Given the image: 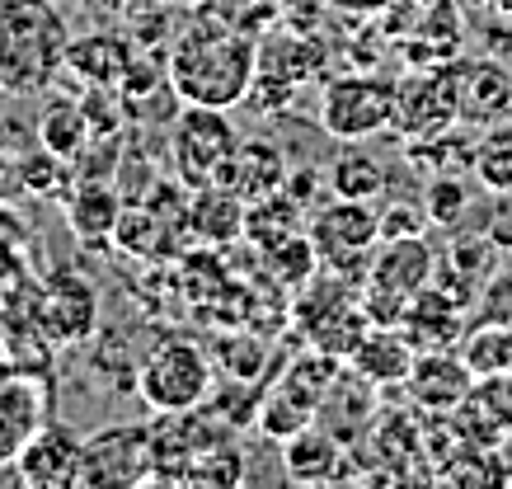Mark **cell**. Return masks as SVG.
Returning a JSON list of instances; mask_svg holds the SVG:
<instances>
[{"label": "cell", "instance_id": "cell-1", "mask_svg": "<svg viewBox=\"0 0 512 489\" xmlns=\"http://www.w3.org/2000/svg\"><path fill=\"white\" fill-rule=\"evenodd\" d=\"M254 71H259V43L249 38V29L207 15L174 33V48L165 57L174 95L198 109L231 113L235 104H245Z\"/></svg>", "mask_w": 512, "mask_h": 489}, {"label": "cell", "instance_id": "cell-27", "mask_svg": "<svg viewBox=\"0 0 512 489\" xmlns=\"http://www.w3.org/2000/svg\"><path fill=\"white\" fill-rule=\"evenodd\" d=\"M409 146V160L414 165H428V174H470L475 170V142L466 132H437V137H423V142H404Z\"/></svg>", "mask_w": 512, "mask_h": 489}, {"label": "cell", "instance_id": "cell-13", "mask_svg": "<svg viewBox=\"0 0 512 489\" xmlns=\"http://www.w3.org/2000/svg\"><path fill=\"white\" fill-rule=\"evenodd\" d=\"M475 372L466 367V358H451L447 348H428L414 358V372H409V395L419 400L428 414H451L461 410V400L475 391Z\"/></svg>", "mask_w": 512, "mask_h": 489}, {"label": "cell", "instance_id": "cell-6", "mask_svg": "<svg viewBox=\"0 0 512 489\" xmlns=\"http://www.w3.org/2000/svg\"><path fill=\"white\" fill-rule=\"evenodd\" d=\"M296 330L311 339V348L320 353H334V358H348L353 344L372 330V320L362 311V297L353 292L348 278L329 273L320 283H311L296 301Z\"/></svg>", "mask_w": 512, "mask_h": 489}, {"label": "cell", "instance_id": "cell-20", "mask_svg": "<svg viewBox=\"0 0 512 489\" xmlns=\"http://www.w3.org/2000/svg\"><path fill=\"white\" fill-rule=\"evenodd\" d=\"M282 471L296 485H325V480H339L343 471V442L329 433V428H301L296 438L282 442Z\"/></svg>", "mask_w": 512, "mask_h": 489}, {"label": "cell", "instance_id": "cell-2", "mask_svg": "<svg viewBox=\"0 0 512 489\" xmlns=\"http://www.w3.org/2000/svg\"><path fill=\"white\" fill-rule=\"evenodd\" d=\"M66 19L52 0H0V90L38 95L66 71Z\"/></svg>", "mask_w": 512, "mask_h": 489}, {"label": "cell", "instance_id": "cell-32", "mask_svg": "<svg viewBox=\"0 0 512 489\" xmlns=\"http://www.w3.org/2000/svg\"><path fill=\"white\" fill-rule=\"evenodd\" d=\"M188 480L193 485H240L245 480V457L235 452L231 442H212V447H202L193 466H188Z\"/></svg>", "mask_w": 512, "mask_h": 489}, {"label": "cell", "instance_id": "cell-33", "mask_svg": "<svg viewBox=\"0 0 512 489\" xmlns=\"http://www.w3.org/2000/svg\"><path fill=\"white\" fill-rule=\"evenodd\" d=\"M160 236H165V226L151 207H123V217H118V231H113V245L118 250H132V254H156Z\"/></svg>", "mask_w": 512, "mask_h": 489}, {"label": "cell", "instance_id": "cell-34", "mask_svg": "<svg viewBox=\"0 0 512 489\" xmlns=\"http://www.w3.org/2000/svg\"><path fill=\"white\" fill-rule=\"evenodd\" d=\"M296 80H287L282 71H268V66H259L254 71V85H249V95H245V104H254L259 113H278V109H287L296 99Z\"/></svg>", "mask_w": 512, "mask_h": 489}, {"label": "cell", "instance_id": "cell-24", "mask_svg": "<svg viewBox=\"0 0 512 489\" xmlns=\"http://www.w3.org/2000/svg\"><path fill=\"white\" fill-rule=\"evenodd\" d=\"M90 118H85V104L76 99H47L43 118H38V142L62 160H80V151L90 146Z\"/></svg>", "mask_w": 512, "mask_h": 489}, {"label": "cell", "instance_id": "cell-12", "mask_svg": "<svg viewBox=\"0 0 512 489\" xmlns=\"http://www.w3.org/2000/svg\"><path fill=\"white\" fill-rule=\"evenodd\" d=\"M400 330L419 353H428V348H451L466 339V306L451 297V292L428 283L423 292L409 297V306H404V316H400Z\"/></svg>", "mask_w": 512, "mask_h": 489}, {"label": "cell", "instance_id": "cell-29", "mask_svg": "<svg viewBox=\"0 0 512 489\" xmlns=\"http://www.w3.org/2000/svg\"><path fill=\"white\" fill-rule=\"evenodd\" d=\"M315 424V410L311 405H301L296 395H287L282 386H273V391H264V405H259V433L273 442H287L296 438L301 428Z\"/></svg>", "mask_w": 512, "mask_h": 489}, {"label": "cell", "instance_id": "cell-25", "mask_svg": "<svg viewBox=\"0 0 512 489\" xmlns=\"http://www.w3.org/2000/svg\"><path fill=\"white\" fill-rule=\"evenodd\" d=\"M475 179H480L484 189L494 193V198H512V123H489L480 132V142H475Z\"/></svg>", "mask_w": 512, "mask_h": 489}, {"label": "cell", "instance_id": "cell-16", "mask_svg": "<svg viewBox=\"0 0 512 489\" xmlns=\"http://www.w3.org/2000/svg\"><path fill=\"white\" fill-rule=\"evenodd\" d=\"M437 254L423 236H404V240H381V250L372 254L367 264V283L386 287V292H400V297H414L433 283Z\"/></svg>", "mask_w": 512, "mask_h": 489}, {"label": "cell", "instance_id": "cell-26", "mask_svg": "<svg viewBox=\"0 0 512 489\" xmlns=\"http://www.w3.org/2000/svg\"><path fill=\"white\" fill-rule=\"evenodd\" d=\"M259 66L282 71L287 80L306 85V80H315L325 71V43H315L306 33H282L278 48H259Z\"/></svg>", "mask_w": 512, "mask_h": 489}, {"label": "cell", "instance_id": "cell-35", "mask_svg": "<svg viewBox=\"0 0 512 489\" xmlns=\"http://www.w3.org/2000/svg\"><path fill=\"white\" fill-rule=\"evenodd\" d=\"M381 217V240H404V236H423L428 226H433V217H428V207L419 203H390L386 212H376Z\"/></svg>", "mask_w": 512, "mask_h": 489}, {"label": "cell", "instance_id": "cell-22", "mask_svg": "<svg viewBox=\"0 0 512 489\" xmlns=\"http://www.w3.org/2000/svg\"><path fill=\"white\" fill-rule=\"evenodd\" d=\"M127 66H132V52L113 33H85V38H71V48H66V71L85 76L90 85H118Z\"/></svg>", "mask_w": 512, "mask_h": 489}, {"label": "cell", "instance_id": "cell-21", "mask_svg": "<svg viewBox=\"0 0 512 489\" xmlns=\"http://www.w3.org/2000/svg\"><path fill=\"white\" fill-rule=\"evenodd\" d=\"M296 231H306V221H301V203L287 189L268 193V198H254L245 207V240L259 254L278 250L282 240H292Z\"/></svg>", "mask_w": 512, "mask_h": 489}, {"label": "cell", "instance_id": "cell-17", "mask_svg": "<svg viewBox=\"0 0 512 489\" xmlns=\"http://www.w3.org/2000/svg\"><path fill=\"white\" fill-rule=\"evenodd\" d=\"M94 287L76 273H57L47 283V301H43V330L52 344H80L85 334L94 330L99 320V306H94Z\"/></svg>", "mask_w": 512, "mask_h": 489}, {"label": "cell", "instance_id": "cell-14", "mask_svg": "<svg viewBox=\"0 0 512 489\" xmlns=\"http://www.w3.org/2000/svg\"><path fill=\"white\" fill-rule=\"evenodd\" d=\"M414 358H419V348L404 339L400 325H372L343 363L353 367L362 386H404L414 372Z\"/></svg>", "mask_w": 512, "mask_h": 489}, {"label": "cell", "instance_id": "cell-4", "mask_svg": "<svg viewBox=\"0 0 512 489\" xmlns=\"http://www.w3.org/2000/svg\"><path fill=\"white\" fill-rule=\"evenodd\" d=\"M395 85L400 80L372 76V71L329 76L325 90H320V127L343 146L386 132L390 118H395Z\"/></svg>", "mask_w": 512, "mask_h": 489}, {"label": "cell", "instance_id": "cell-19", "mask_svg": "<svg viewBox=\"0 0 512 489\" xmlns=\"http://www.w3.org/2000/svg\"><path fill=\"white\" fill-rule=\"evenodd\" d=\"M245 207V198L226 184H202L188 198V226L207 245H231V240L245 236Z\"/></svg>", "mask_w": 512, "mask_h": 489}, {"label": "cell", "instance_id": "cell-5", "mask_svg": "<svg viewBox=\"0 0 512 489\" xmlns=\"http://www.w3.org/2000/svg\"><path fill=\"white\" fill-rule=\"evenodd\" d=\"M306 236H311L315 254H320V269L339 273L348 283H367V264H372V245L381 240V217L372 203H353V198H334L329 207L311 212L306 221Z\"/></svg>", "mask_w": 512, "mask_h": 489}, {"label": "cell", "instance_id": "cell-31", "mask_svg": "<svg viewBox=\"0 0 512 489\" xmlns=\"http://www.w3.org/2000/svg\"><path fill=\"white\" fill-rule=\"evenodd\" d=\"M207 353H212L217 372H226L231 381H259V372H264V344L249 334H221Z\"/></svg>", "mask_w": 512, "mask_h": 489}, {"label": "cell", "instance_id": "cell-23", "mask_svg": "<svg viewBox=\"0 0 512 489\" xmlns=\"http://www.w3.org/2000/svg\"><path fill=\"white\" fill-rule=\"evenodd\" d=\"M325 179L334 198H353V203H376L386 193V165L372 151H362L357 142H353V151H339V156L329 160Z\"/></svg>", "mask_w": 512, "mask_h": 489}, {"label": "cell", "instance_id": "cell-18", "mask_svg": "<svg viewBox=\"0 0 512 489\" xmlns=\"http://www.w3.org/2000/svg\"><path fill=\"white\" fill-rule=\"evenodd\" d=\"M118 217H123V203H118L109 179H80L76 193L66 198V221H71L80 245H99L104 250L113 231H118Z\"/></svg>", "mask_w": 512, "mask_h": 489}, {"label": "cell", "instance_id": "cell-7", "mask_svg": "<svg viewBox=\"0 0 512 489\" xmlns=\"http://www.w3.org/2000/svg\"><path fill=\"white\" fill-rule=\"evenodd\" d=\"M461 123V80L456 66L437 62V66H419L395 85V118L390 127L400 132L404 142H423L437 137L447 127Z\"/></svg>", "mask_w": 512, "mask_h": 489}, {"label": "cell", "instance_id": "cell-30", "mask_svg": "<svg viewBox=\"0 0 512 489\" xmlns=\"http://www.w3.org/2000/svg\"><path fill=\"white\" fill-rule=\"evenodd\" d=\"M423 207H428L433 226H461V217L470 212V179L466 174H428Z\"/></svg>", "mask_w": 512, "mask_h": 489}, {"label": "cell", "instance_id": "cell-36", "mask_svg": "<svg viewBox=\"0 0 512 489\" xmlns=\"http://www.w3.org/2000/svg\"><path fill=\"white\" fill-rule=\"evenodd\" d=\"M62 165H66V160L52 156V151L43 146V151H33V156L19 160V179H24L33 193H52V189H57V179H62Z\"/></svg>", "mask_w": 512, "mask_h": 489}, {"label": "cell", "instance_id": "cell-37", "mask_svg": "<svg viewBox=\"0 0 512 489\" xmlns=\"http://www.w3.org/2000/svg\"><path fill=\"white\" fill-rule=\"evenodd\" d=\"M193 5H202V0H193Z\"/></svg>", "mask_w": 512, "mask_h": 489}, {"label": "cell", "instance_id": "cell-3", "mask_svg": "<svg viewBox=\"0 0 512 489\" xmlns=\"http://www.w3.org/2000/svg\"><path fill=\"white\" fill-rule=\"evenodd\" d=\"M212 391H217V363L193 339H165L137 367V395L165 419L207 405Z\"/></svg>", "mask_w": 512, "mask_h": 489}, {"label": "cell", "instance_id": "cell-11", "mask_svg": "<svg viewBox=\"0 0 512 489\" xmlns=\"http://www.w3.org/2000/svg\"><path fill=\"white\" fill-rule=\"evenodd\" d=\"M287 156H282L278 142H268V137H240L231 151V160L221 165V174L212 179V184H226V189H235L245 203H254V198H268V193H278L282 184H287Z\"/></svg>", "mask_w": 512, "mask_h": 489}, {"label": "cell", "instance_id": "cell-15", "mask_svg": "<svg viewBox=\"0 0 512 489\" xmlns=\"http://www.w3.org/2000/svg\"><path fill=\"white\" fill-rule=\"evenodd\" d=\"M456 80H461V123L489 127L512 113V76L503 62H494V57L461 62Z\"/></svg>", "mask_w": 512, "mask_h": 489}, {"label": "cell", "instance_id": "cell-8", "mask_svg": "<svg viewBox=\"0 0 512 489\" xmlns=\"http://www.w3.org/2000/svg\"><path fill=\"white\" fill-rule=\"evenodd\" d=\"M235 127L226 118V109H198V104H184L179 123H174V170L188 189H202L221 174V165L231 160L235 151Z\"/></svg>", "mask_w": 512, "mask_h": 489}, {"label": "cell", "instance_id": "cell-10", "mask_svg": "<svg viewBox=\"0 0 512 489\" xmlns=\"http://www.w3.org/2000/svg\"><path fill=\"white\" fill-rule=\"evenodd\" d=\"M80 438L76 428L66 424H43L38 433L24 438V447L15 452V475L24 485H38V489H66L76 485L80 475Z\"/></svg>", "mask_w": 512, "mask_h": 489}, {"label": "cell", "instance_id": "cell-28", "mask_svg": "<svg viewBox=\"0 0 512 489\" xmlns=\"http://www.w3.org/2000/svg\"><path fill=\"white\" fill-rule=\"evenodd\" d=\"M461 358L475 377H508L512 372V325H480L461 339Z\"/></svg>", "mask_w": 512, "mask_h": 489}, {"label": "cell", "instance_id": "cell-9", "mask_svg": "<svg viewBox=\"0 0 512 489\" xmlns=\"http://www.w3.org/2000/svg\"><path fill=\"white\" fill-rule=\"evenodd\" d=\"M146 480H151V428L113 424L104 433L85 438L76 485L104 489V485H146Z\"/></svg>", "mask_w": 512, "mask_h": 489}]
</instances>
